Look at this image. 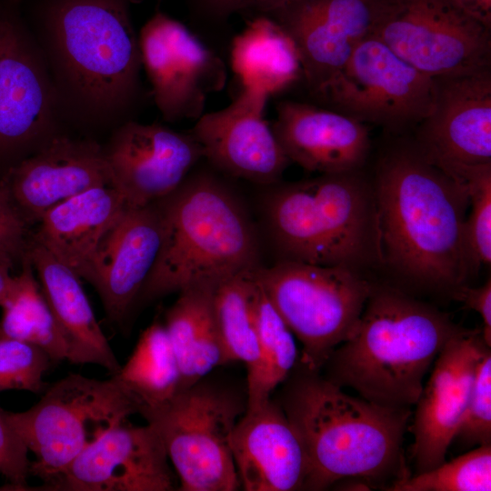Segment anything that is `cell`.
Instances as JSON below:
<instances>
[{
	"mask_svg": "<svg viewBox=\"0 0 491 491\" xmlns=\"http://www.w3.org/2000/svg\"><path fill=\"white\" fill-rule=\"evenodd\" d=\"M137 0H21L46 65L58 117L95 139L136 120L146 92L131 6ZM102 143V142H101Z\"/></svg>",
	"mask_w": 491,
	"mask_h": 491,
	"instance_id": "cell-1",
	"label": "cell"
},
{
	"mask_svg": "<svg viewBox=\"0 0 491 491\" xmlns=\"http://www.w3.org/2000/svg\"><path fill=\"white\" fill-rule=\"evenodd\" d=\"M372 178L383 265L412 285L452 296L476 272L465 236L466 187L412 139L384 152Z\"/></svg>",
	"mask_w": 491,
	"mask_h": 491,
	"instance_id": "cell-2",
	"label": "cell"
},
{
	"mask_svg": "<svg viewBox=\"0 0 491 491\" xmlns=\"http://www.w3.org/2000/svg\"><path fill=\"white\" fill-rule=\"evenodd\" d=\"M281 385L276 400L307 458L304 490H326L347 477L396 482L407 476L402 445L410 408L350 396L298 361Z\"/></svg>",
	"mask_w": 491,
	"mask_h": 491,
	"instance_id": "cell-3",
	"label": "cell"
},
{
	"mask_svg": "<svg viewBox=\"0 0 491 491\" xmlns=\"http://www.w3.org/2000/svg\"><path fill=\"white\" fill-rule=\"evenodd\" d=\"M464 328L398 288L373 284L355 334L334 349L323 375L366 400L410 408L441 349Z\"/></svg>",
	"mask_w": 491,
	"mask_h": 491,
	"instance_id": "cell-4",
	"label": "cell"
},
{
	"mask_svg": "<svg viewBox=\"0 0 491 491\" xmlns=\"http://www.w3.org/2000/svg\"><path fill=\"white\" fill-rule=\"evenodd\" d=\"M266 186L261 212L277 261L360 274L383 265L373 178L363 169Z\"/></svg>",
	"mask_w": 491,
	"mask_h": 491,
	"instance_id": "cell-5",
	"label": "cell"
},
{
	"mask_svg": "<svg viewBox=\"0 0 491 491\" xmlns=\"http://www.w3.org/2000/svg\"><path fill=\"white\" fill-rule=\"evenodd\" d=\"M193 170L156 201L162 245L135 305L261 266L259 236L243 203L215 173Z\"/></svg>",
	"mask_w": 491,
	"mask_h": 491,
	"instance_id": "cell-6",
	"label": "cell"
},
{
	"mask_svg": "<svg viewBox=\"0 0 491 491\" xmlns=\"http://www.w3.org/2000/svg\"><path fill=\"white\" fill-rule=\"evenodd\" d=\"M252 274L300 341L298 362L316 371L355 334L373 286L348 268L293 261L261 265Z\"/></svg>",
	"mask_w": 491,
	"mask_h": 491,
	"instance_id": "cell-7",
	"label": "cell"
},
{
	"mask_svg": "<svg viewBox=\"0 0 491 491\" xmlns=\"http://www.w3.org/2000/svg\"><path fill=\"white\" fill-rule=\"evenodd\" d=\"M140 407L113 376L98 380L70 374L48 386L31 408L7 416L35 456L30 475L45 484L112 427L139 414Z\"/></svg>",
	"mask_w": 491,
	"mask_h": 491,
	"instance_id": "cell-8",
	"label": "cell"
},
{
	"mask_svg": "<svg viewBox=\"0 0 491 491\" xmlns=\"http://www.w3.org/2000/svg\"><path fill=\"white\" fill-rule=\"evenodd\" d=\"M246 392L204 377L141 415L160 435L181 491L240 488L230 448L232 431L246 409Z\"/></svg>",
	"mask_w": 491,
	"mask_h": 491,
	"instance_id": "cell-9",
	"label": "cell"
},
{
	"mask_svg": "<svg viewBox=\"0 0 491 491\" xmlns=\"http://www.w3.org/2000/svg\"><path fill=\"white\" fill-rule=\"evenodd\" d=\"M69 134L55 104L49 74L21 11L0 0V180L55 136Z\"/></svg>",
	"mask_w": 491,
	"mask_h": 491,
	"instance_id": "cell-10",
	"label": "cell"
},
{
	"mask_svg": "<svg viewBox=\"0 0 491 491\" xmlns=\"http://www.w3.org/2000/svg\"><path fill=\"white\" fill-rule=\"evenodd\" d=\"M434 86V77L371 35L355 47L342 68L313 98L361 123L402 133L426 116Z\"/></svg>",
	"mask_w": 491,
	"mask_h": 491,
	"instance_id": "cell-11",
	"label": "cell"
},
{
	"mask_svg": "<svg viewBox=\"0 0 491 491\" xmlns=\"http://www.w3.org/2000/svg\"><path fill=\"white\" fill-rule=\"evenodd\" d=\"M490 29L453 0H388L372 35L436 77L491 67Z\"/></svg>",
	"mask_w": 491,
	"mask_h": 491,
	"instance_id": "cell-12",
	"label": "cell"
},
{
	"mask_svg": "<svg viewBox=\"0 0 491 491\" xmlns=\"http://www.w3.org/2000/svg\"><path fill=\"white\" fill-rule=\"evenodd\" d=\"M138 40L151 96L164 121H196L207 96L225 85L222 58L183 23L159 10L141 27Z\"/></svg>",
	"mask_w": 491,
	"mask_h": 491,
	"instance_id": "cell-13",
	"label": "cell"
},
{
	"mask_svg": "<svg viewBox=\"0 0 491 491\" xmlns=\"http://www.w3.org/2000/svg\"><path fill=\"white\" fill-rule=\"evenodd\" d=\"M430 111L412 139L433 165L456 180L491 165V67L434 77Z\"/></svg>",
	"mask_w": 491,
	"mask_h": 491,
	"instance_id": "cell-14",
	"label": "cell"
},
{
	"mask_svg": "<svg viewBox=\"0 0 491 491\" xmlns=\"http://www.w3.org/2000/svg\"><path fill=\"white\" fill-rule=\"evenodd\" d=\"M102 146L111 185L130 206L168 195L204 159L190 131L178 132L160 123L127 121L114 129Z\"/></svg>",
	"mask_w": 491,
	"mask_h": 491,
	"instance_id": "cell-15",
	"label": "cell"
},
{
	"mask_svg": "<svg viewBox=\"0 0 491 491\" xmlns=\"http://www.w3.org/2000/svg\"><path fill=\"white\" fill-rule=\"evenodd\" d=\"M388 0H289L268 13L292 39L314 97L372 35Z\"/></svg>",
	"mask_w": 491,
	"mask_h": 491,
	"instance_id": "cell-16",
	"label": "cell"
},
{
	"mask_svg": "<svg viewBox=\"0 0 491 491\" xmlns=\"http://www.w3.org/2000/svg\"><path fill=\"white\" fill-rule=\"evenodd\" d=\"M164 442L147 424L126 419L80 453L38 490L172 491L175 480Z\"/></svg>",
	"mask_w": 491,
	"mask_h": 491,
	"instance_id": "cell-17",
	"label": "cell"
},
{
	"mask_svg": "<svg viewBox=\"0 0 491 491\" xmlns=\"http://www.w3.org/2000/svg\"><path fill=\"white\" fill-rule=\"evenodd\" d=\"M490 349L482 329L464 328L441 349L416 403L411 458L416 473L446 461L468 401L476 367Z\"/></svg>",
	"mask_w": 491,
	"mask_h": 491,
	"instance_id": "cell-18",
	"label": "cell"
},
{
	"mask_svg": "<svg viewBox=\"0 0 491 491\" xmlns=\"http://www.w3.org/2000/svg\"><path fill=\"white\" fill-rule=\"evenodd\" d=\"M268 99L243 88L229 105L195 121L190 132L215 170L262 185L281 179L291 162L265 118Z\"/></svg>",
	"mask_w": 491,
	"mask_h": 491,
	"instance_id": "cell-19",
	"label": "cell"
},
{
	"mask_svg": "<svg viewBox=\"0 0 491 491\" xmlns=\"http://www.w3.org/2000/svg\"><path fill=\"white\" fill-rule=\"evenodd\" d=\"M163 223L157 202L126 205L101 238L82 279L98 294L107 318L122 325L160 252Z\"/></svg>",
	"mask_w": 491,
	"mask_h": 491,
	"instance_id": "cell-20",
	"label": "cell"
},
{
	"mask_svg": "<svg viewBox=\"0 0 491 491\" xmlns=\"http://www.w3.org/2000/svg\"><path fill=\"white\" fill-rule=\"evenodd\" d=\"M0 181L30 225L66 199L111 185L102 143L71 134L55 136Z\"/></svg>",
	"mask_w": 491,
	"mask_h": 491,
	"instance_id": "cell-21",
	"label": "cell"
},
{
	"mask_svg": "<svg viewBox=\"0 0 491 491\" xmlns=\"http://www.w3.org/2000/svg\"><path fill=\"white\" fill-rule=\"evenodd\" d=\"M230 448L244 490H304L306 455L276 399L246 407L232 431Z\"/></svg>",
	"mask_w": 491,
	"mask_h": 491,
	"instance_id": "cell-22",
	"label": "cell"
},
{
	"mask_svg": "<svg viewBox=\"0 0 491 491\" xmlns=\"http://www.w3.org/2000/svg\"><path fill=\"white\" fill-rule=\"evenodd\" d=\"M272 128L289 161L310 172L363 169L369 156L366 124L326 107L281 101Z\"/></svg>",
	"mask_w": 491,
	"mask_h": 491,
	"instance_id": "cell-23",
	"label": "cell"
},
{
	"mask_svg": "<svg viewBox=\"0 0 491 491\" xmlns=\"http://www.w3.org/2000/svg\"><path fill=\"white\" fill-rule=\"evenodd\" d=\"M126 205L112 185L90 188L45 212L30 239L82 279L101 238Z\"/></svg>",
	"mask_w": 491,
	"mask_h": 491,
	"instance_id": "cell-24",
	"label": "cell"
},
{
	"mask_svg": "<svg viewBox=\"0 0 491 491\" xmlns=\"http://www.w3.org/2000/svg\"><path fill=\"white\" fill-rule=\"evenodd\" d=\"M25 256L67 340L68 361L95 364L112 375L117 373L121 365L95 318L81 278L31 239Z\"/></svg>",
	"mask_w": 491,
	"mask_h": 491,
	"instance_id": "cell-25",
	"label": "cell"
},
{
	"mask_svg": "<svg viewBox=\"0 0 491 491\" xmlns=\"http://www.w3.org/2000/svg\"><path fill=\"white\" fill-rule=\"evenodd\" d=\"M215 284H199L180 291L165 313L164 325L178 363L181 390L227 364L214 311Z\"/></svg>",
	"mask_w": 491,
	"mask_h": 491,
	"instance_id": "cell-26",
	"label": "cell"
},
{
	"mask_svg": "<svg viewBox=\"0 0 491 491\" xmlns=\"http://www.w3.org/2000/svg\"><path fill=\"white\" fill-rule=\"evenodd\" d=\"M230 65L243 88L271 95L286 89L302 68L292 39L267 15H256L231 42Z\"/></svg>",
	"mask_w": 491,
	"mask_h": 491,
	"instance_id": "cell-27",
	"label": "cell"
},
{
	"mask_svg": "<svg viewBox=\"0 0 491 491\" xmlns=\"http://www.w3.org/2000/svg\"><path fill=\"white\" fill-rule=\"evenodd\" d=\"M113 376L137 399L140 411L169 401L181 390L178 363L164 324L154 321L144 330Z\"/></svg>",
	"mask_w": 491,
	"mask_h": 491,
	"instance_id": "cell-28",
	"label": "cell"
},
{
	"mask_svg": "<svg viewBox=\"0 0 491 491\" xmlns=\"http://www.w3.org/2000/svg\"><path fill=\"white\" fill-rule=\"evenodd\" d=\"M20 266L15 291L2 307L0 337L33 344L43 349L52 362L68 361L67 340L42 293L26 256Z\"/></svg>",
	"mask_w": 491,
	"mask_h": 491,
	"instance_id": "cell-29",
	"label": "cell"
},
{
	"mask_svg": "<svg viewBox=\"0 0 491 491\" xmlns=\"http://www.w3.org/2000/svg\"><path fill=\"white\" fill-rule=\"evenodd\" d=\"M252 270L250 277L259 359L255 369L246 375V407L257 406L272 397L275 389L287 378L299 358L292 332L254 277Z\"/></svg>",
	"mask_w": 491,
	"mask_h": 491,
	"instance_id": "cell-30",
	"label": "cell"
},
{
	"mask_svg": "<svg viewBox=\"0 0 491 491\" xmlns=\"http://www.w3.org/2000/svg\"><path fill=\"white\" fill-rule=\"evenodd\" d=\"M251 270L222 279L215 285L213 293L215 316L227 364L242 362L247 374L259 359Z\"/></svg>",
	"mask_w": 491,
	"mask_h": 491,
	"instance_id": "cell-31",
	"label": "cell"
},
{
	"mask_svg": "<svg viewBox=\"0 0 491 491\" xmlns=\"http://www.w3.org/2000/svg\"><path fill=\"white\" fill-rule=\"evenodd\" d=\"M391 491H490L491 445L476 446L451 461L394 482Z\"/></svg>",
	"mask_w": 491,
	"mask_h": 491,
	"instance_id": "cell-32",
	"label": "cell"
},
{
	"mask_svg": "<svg viewBox=\"0 0 491 491\" xmlns=\"http://www.w3.org/2000/svg\"><path fill=\"white\" fill-rule=\"evenodd\" d=\"M467 192L469 206L465 236L476 271L491 263V165L471 168L460 179Z\"/></svg>",
	"mask_w": 491,
	"mask_h": 491,
	"instance_id": "cell-33",
	"label": "cell"
},
{
	"mask_svg": "<svg viewBox=\"0 0 491 491\" xmlns=\"http://www.w3.org/2000/svg\"><path fill=\"white\" fill-rule=\"evenodd\" d=\"M52 360L40 347L21 340L0 337V392H45L43 377Z\"/></svg>",
	"mask_w": 491,
	"mask_h": 491,
	"instance_id": "cell-34",
	"label": "cell"
},
{
	"mask_svg": "<svg viewBox=\"0 0 491 491\" xmlns=\"http://www.w3.org/2000/svg\"><path fill=\"white\" fill-rule=\"evenodd\" d=\"M453 442L472 447L491 445V352L480 360Z\"/></svg>",
	"mask_w": 491,
	"mask_h": 491,
	"instance_id": "cell-35",
	"label": "cell"
},
{
	"mask_svg": "<svg viewBox=\"0 0 491 491\" xmlns=\"http://www.w3.org/2000/svg\"><path fill=\"white\" fill-rule=\"evenodd\" d=\"M30 465L26 446L7 412L0 408V474L8 481L9 490H29Z\"/></svg>",
	"mask_w": 491,
	"mask_h": 491,
	"instance_id": "cell-36",
	"label": "cell"
},
{
	"mask_svg": "<svg viewBox=\"0 0 491 491\" xmlns=\"http://www.w3.org/2000/svg\"><path fill=\"white\" fill-rule=\"evenodd\" d=\"M29 227L0 181V254L8 256L15 265H21L26 255L31 236Z\"/></svg>",
	"mask_w": 491,
	"mask_h": 491,
	"instance_id": "cell-37",
	"label": "cell"
},
{
	"mask_svg": "<svg viewBox=\"0 0 491 491\" xmlns=\"http://www.w3.org/2000/svg\"><path fill=\"white\" fill-rule=\"evenodd\" d=\"M289 0H188L190 12L200 21L221 25L235 15H266Z\"/></svg>",
	"mask_w": 491,
	"mask_h": 491,
	"instance_id": "cell-38",
	"label": "cell"
},
{
	"mask_svg": "<svg viewBox=\"0 0 491 491\" xmlns=\"http://www.w3.org/2000/svg\"><path fill=\"white\" fill-rule=\"evenodd\" d=\"M452 297L460 301L464 306L478 313L484 327L482 335L488 347L491 346V280L490 278L481 286L470 287L462 286L454 292Z\"/></svg>",
	"mask_w": 491,
	"mask_h": 491,
	"instance_id": "cell-39",
	"label": "cell"
},
{
	"mask_svg": "<svg viewBox=\"0 0 491 491\" xmlns=\"http://www.w3.org/2000/svg\"><path fill=\"white\" fill-rule=\"evenodd\" d=\"M15 265L6 256L0 254V306L3 307L12 297L16 287V276L11 271Z\"/></svg>",
	"mask_w": 491,
	"mask_h": 491,
	"instance_id": "cell-40",
	"label": "cell"
},
{
	"mask_svg": "<svg viewBox=\"0 0 491 491\" xmlns=\"http://www.w3.org/2000/svg\"><path fill=\"white\" fill-rule=\"evenodd\" d=\"M464 11L491 26V0H453Z\"/></svg>",
	"mask_w": 491,
	"mask_h": 491,
	"instance_id": "cell-41",
	"label": "cell"
}]
</instances>
